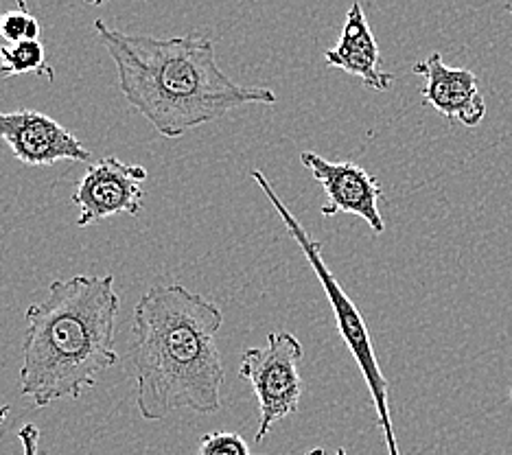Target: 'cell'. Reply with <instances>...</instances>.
I'll return each instance as SVG.
<instances>
[{
	"mask_svg": "<svg viewBox=\"0 0 512 455\" xmlns=\"http://www.w3.org/2000/svg\"><path fill=\"white\" fill-rule=\"evenodd\" d=\"M92 27L112 57L125 101L169 140L232 110L278 101L270 88L232 81L217 64L215 46L206 35H134L101 18Z\"/></svg>",
	"mask_w": 512,
	"mask_h": 455,
	"instance_id": "obj_1",
	"label": "cell"
},
{
	"mask_svg": "<svg viewBox=\"0 0 512 455\" xmlns=\"http://www.w3.org/2000/svg\"><path fill=\"white\" fill-rule=\"evenodd\" d=\"M224 311L184 285H154L134 307L132 368L136 407L145 420L178 410H221L226 368L217 346Z\"/></svg>",
	"mask_w": 512,
	"mask_h": 455,
	"instance_id": "obj_2",
	"label": "cell"
},
{
	"mask_svg": "<svg viewBox=\"0 0 512 455\" xmlns=\"http://www.w3.org/2000/svg\"><path fill=\"white\" fill-rule=\"evenodd\" d=\"M119 311L112 274L53 280L49 296L25 313L20 394L46 407L77 401L95 388L101 372L119 361L114 350Z\"/></svg>",
	"mask_w": 512,
	"mask_h": 455,
	"instance_id": "obj_3",
	"label": "cell"
},
{
	"mask_svg": "<svg viewBox=\"0 0 512 455\" xmlns=\"http://www.w3.org/2000/svg\"><path fill=\"white\" fill-rule=\"evenodd\" d=\"M250 175H252V180L256 182V186H259V189L265 193L267 200H270V204L274 206L276 215L283 219L289 237L296 241V245L302 250V254H305V259L311 265V270L316 272L320 285L324 289V294H327V298H329V305L335 313L337 331H340L344 344L348 346V350H351V355L357 361L359 370H362V377L368 385V392H370L372 403H375V410H377L383 442H386V451H388V455H401L397 434H394V425H392V414H390L388 379L383 377V372H381V366H379L377 355H375V346H372L368 326L364 322V315L359 313V309L355 307V302L348 298V294L342 289V285L337 283V278L331 272V267L327 265V261H324L322 243L309 235L307 228L300 224L298 217L287 208V204L281 200V197H278L272 182L265 178L263 171L252 169Z\"/></svg>",
	"mask_w": 512,
	"mask_h": 455,
	"instance_id": "obj_4",
	"label": "cell"
},
{
	"mask_svg": "<svg viewBox=\"0 0 512 455\" xmlns=\"http://www.w3.org/2000/svg\"><path fill=\"white\" fill-rule=\"evenodd\" d=\"M302 357H305V348L289 331H272L267 335L265 346L243 350L239 377L250 381L261 414L254 434L256 442L265 440L276 423L298 412L302 396Z\"/></svg>",
	"mask_w": 512,
	"mask_h": 455,
	"instance_id": "obj_5",
	"label": "cell"
},
{
	"mask_svg": "<svg viewBox=\"0 0 512 455\" xmlns=\"http://www.w3.org/2000/svg\"><path fill=\"white\" fill-rule=\"evenodd\" d=\"M145 180L147 169L141 165H127L114 156L92 162L73 193L79 208L77 226L88 228L114 215L136 217L143 210Z\"/></svg>",
	"mask_w": 512,
	"mask_h": 455,
	"instance_id": "obj_6",
	"label": "cell"
},
{
	"mask_svg": "<svg viewBox=\"0 0 512 455\" xmlns=\"http://www.w3.org/2000/svg\"><path fill=\"white\" fill-rule=\"evenodd\" d=\"M300 162L327 193V202L322 206L324 217H335L340 213L362 217L375 235H383L386 221L379 210L383 191L375 175L348 160L329 162L316 151H302Z\"/></svg>",
	"mask_w": 512,
	"mask_h": 455,
	"instance_id": "obj_7",
	"label": "cell"
},
{
	"mask_svg": "<svg viewBox=\"0 0 512 455\" xmlns=\"http://www.w3.org/2000/svg\"><path fill=\"white\" fill-rule=\"evenodd\" d=\"M0 140L11 149L16 160L29 167L92 160V154L75 134L36 110L0 112Z\"/></svg>",
	"mask_w": 512,
	"mask_h": 455,
	"instance_id": "obj_8",
	"label": "cell"
},
{
	"mask_svg": "<svg viewBox=\"0 0 512 455\" xmlns=\"http://www.w3.org/2000/svg\"><path fill=\"white\" fill-rule=\"evenodd\" d=\"M414 73L425 77L423 101L451 123L477 127L486 116V101L477 88V77L467 68H451L440 53L414 64Z\"/></svg>",
	"mask_w": 512,
	"mask_h": 455,
	"instance_id": "obj_9",
	"label": "cell"
},
{
	"mask_svg": "<svg viewBox=\"0 0 512 455\" xmlns=\"http://www.w3.org/2000/svg\"><path fill=\"white\" fill-rule=\"evenodd\" d=\"M324 62L331 68L344 70L364 81V86L377 92L390 90L394 75L381 68V51L372 35L364 7L359 0L351 5L340 33V42L324 53Z\"/></svg>",
	"mask_w": 512,
	"mask_h": 455,
	"instance_id": "obj_10",
	"label": "cell"
},
{
	"mask_svg": "<svg viewBox=\"0 0 512 455\" xmlns=\"http://www.w3.org/2000/svg\"><path fill=\"white\" fill-rule=\"evenodd\" d=\"M16 75H38L46 81L55 79L40 40H20L0 46V77L9 79Z\"/></svg>",
	"mask_w": 512,
	"mask_h": 455,
	"instance_id": "obj_11",
	"label": "cell"
},
{
	"mask_svg": "<svg viewBox=\"0 0 512 455\" xmlns=\"http://www.w3.org/2000/svg\"><path fill=\"white\" fill-rule=\"evenodd\" d=\"M0 35H3L7 42L38 40L40 22L29 11L27 0H18L16 9H9L0 14Z\"/></svg>",
	"mask_w": 512,
	"mask_h": 455,
	"instance_id": "obj_12",
	"label": "cell"
},
{
	"mask_svg": "<svg viewBox=\"0 0 512 455\" xmlns=\"http://www.w3.org/2000/svg\"><path fill=\"white\" fill-rule=\"evenodd\" d=\"M197 455H252L250 445L232 431H213L200 440Z\"/></svg>",
	"mask_w": 512,
	"mask_h": 455,
	"instance_id": "obj_13",
	"label": "cell"
},
{
	"mask_svg": "<svg viewBox=\"0 0 512 455\" xmlns=\"http://www.w3.org/2000/svg\"><path fill=\"white\" fill-rule=\"evenodd\" d=\"M18 438L22 445V455H40V429L36 425H22L18 431Z\"/></svg>",
	"mask_w": 512,
	"mask_h": 455,
	"instance_id": "obj_14",
	"label": "cell"
},
{
	"mask_svg": "<svg viewBox=\"0 0 512 455\" xmlns=\"http://www.w3.org/2000/svg\"><path fill=\"white\" fill-rule=\"evenodd\" d=\"M9 412H11V407H9V405H3V407H0V425L5 423L7 416H9Z\"/></svg>",
	"mask_w": 512,
	"mask_h": 455,
	"instance_id": "obj_15",
	"label": "cell"
},
{
	"mask_svg": "<svg viewBox=\"0 0 512 455\" xmlns=\"http://www.w3.org/2000/svg\"><path fill=\"white\" fill-rule=\"evenodd\" d=\"M302 455H327V451H324L322 447H316V449H309V451H305Z\"/></svg>",
	"mask_w": 512,
	"mask_h": 455,
	"instance_id": "obj_16",
	"label": "cell"
},
{
	"mask_svg": "<svg viewBox=\"0 0 512 455\" xmlns=\"http://www.w3.org/2000/svg\"><path fill=\"white\" fill-rule=\"evenodd\" d=\"M86 3H88V5H95V7H99V5H106L108 0H86Z\"/></svg>",
	"mask_w": 512,
	"mask_h": 455,
	"instance_id": "obj_17",
	"label": "cell"
},
{
	"mask_svg": "<svg viewBox=\"0 0 512 455\" xmlns=\"http://www.w3.org/2000/svg\"><path fill=\"white\" fill-rule=\"evenodd\" d=\"M504 3V9L508 11V14H512V0H502Z\"/></svg>",
	"mask_w": 512,
	"mask_h": 455,
	"instance_id": "obj_18",
	"label": "cell"
},
{
	"mask_svg": "<svg viewBox=\"0 0 512 455\" xmlns=\"http://www.w3.org/2000/svg\"><path fill=\"white\" fill-rule=\"evenodd\" d=\"M335 455H348V453H346V449H342V447H340V449L335 451Z\"/></svg>",
	"mask_w": 512,
	"mask_h": 455,
	"instance_id": "obj_19",
	"label": "cell"
},
{
	"mask_svg": "<svg viewBox=\"0 0 512 455\" xmlns=\"http://www.w3.org/2000/svg\"><path fill=\"white\" fill-rule=\"evenodd\" d=\"M510 401H512V390H510Z\"/></svg>",
	"mask_w": 512,
	"mask_h": 455,
	"instance_id": "obj_20",
	"label": "cell"
}]
</instances>
